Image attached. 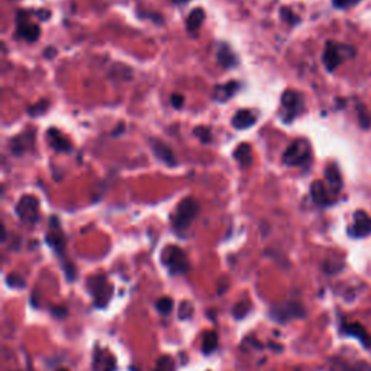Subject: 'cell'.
Listing matches in <instances>:
<instances>
[{
	"instance_id": "cell-1",
	"label": "cell",
	"mask_w": 371,
	"mask_h": 371,
	"mask_svg": "<svg viewBox=\"0 0 371 371\" xmlns=\"http://www.w3.org/2000/svg\"><path fill=\"white\" fill-rule=\"evenodd\" d=\"M354 55H355V50L352 47H350V45L328 41L325 51H323L322 61H323L325 69L332 73V71L336 70L344 61L350 60Z\"/></svg>"
},
{
	"instance_id": "cell-2",
	"label": "cell",
	"mask_w": 371,
	"mask_h": 371,
	"mask_svg": "<svg viewBox=\"0 0 371 371\" xmlns=\"http://www.w3.org/2000/svg\"><path fill=\"white\" fill-rule=\"evenodd\" d=\"M199 201L193 197H186L177 205L174 216H173V225L177 231H183L187 229L191 225V222L196 219V216L199 215Z\"/></svg>"
},
{
	"instance_id": "cell-3",
	"label": "cell",
	"mask_w": 371,
	"mask_h": 371,
	"mask_svg": "<svg viewBox=\"0 0 371 371\" xmlns=\"http://www.w3.org/2000/svg\"><path fill=\"white\" fill-rule=\"evenodd\" d=\"M311 144L306 140H296L287 147L283 154V162L289 167L305 165L311 161Z\"/></svg>"
},
{
	"instance_id": "cell-4",
	"label": "cell",
	"mask_w": 371,
	"mask_h": 371,
	"mask_svg": "<svg viewBox=\"0 0 371 371\" xmlns=\"http://www.w3.org/2000/svg\"><path fill=\"white\" fill-rule=\"evenodd\" d=\"M303 111V96L296 90H286L281 94V113L283 123H291Z\"/></svg>"
},
{
	"instance_id": "cell-5",
	"label": "cell",
	"mask_w": 371,
	"mask_h": 371,
	"mask_svg": "<svg viewBox=\"0 0 371 371\" xmlns=\"http://www.w3.org/2000/svg\"><path fill=\"white\" fill-rule=\"evenodd\" d=\"M15 212H16L18 218L22 222L30 223V225L38 223L41 218L40 200H38V197H35L32 194H23L19 200H18V203H16Z\"/></svg>"
},
{
	"instance_id": "cell-6",
	"label": "cell",
	"mask_w": 371,
	"mask_h": 371,
	"mask_svg": "<svg viewBox=\"0 0 371 371\" xmlns=\"http://www.w3.org/2000/svg\"><path fill=\"white\" fill-rule=\"evenodd\" d=\"M161 260L170 268L171 273H174V274L186 273L187 268H189V262H187V258H186V254L179 247H173V245L167 247L161 254Z\"/></svg>"
},
{
	"instance_id": "cell-7",
	"label": "cell",
	"mask_w": 371,
	"mask_h": 371,
	"mask_svg": "<svg viewBox=\"0 0 371 371\" xmlns=\"http://www.w3.org/2000/svg\"><path fill=\"white\" fill-rule=\"evenodd\" d=\"M28 12H18L16 15V35L22 40L28 42H35L40 40L41 29L37 23H32L29 20Z\"/></svg>"
},
{
	"instance_id": "cell-8",
	"label": "cell",
	"mask_w": 371,
	"mask_h": 371,
	"mask_svg": "<svg viewBox=\"0 0 371 371\" xmlns=\"http://www.w3.org/2000/svg\"><path fill=\"white\" fill-rule=\"evenodd\" d=\"M305 313H306L305 308L301 305H299V303H296V301H287L284 305L276 306L270 312L271 318L276 319L277 322H281V323H286L290 319L305 318Z\"/></svg>"
},
{
	"instance_id": "cell-9",
	"label": "cell",
	"mask_w": 371,
	"mask_h": 371,
	"mask_svg": "<svg viewBox=\"0 0 371 371\" xmlns=\"http://www.w3.org/2000/svg\"><path fill=\"white\" fill-rule=\"evenodd\" d=\"M90 289L94 297V305L97 308H103L108 305V301L112 296V286L108 283L106 277L99 276V277H91Z\"/></svg>"
},
{
	"instance_id": "cell-10",
	"label": "cell",
	"mask_w": 371,
	"mask_h": 371,
	"mask_svg": "<svg viewBox=\"0 0 371 371\" xmlns=\"http://www.w3.org/2000/svg\"><path fill=\"white\" fill-rule=\"evenodd\" d=\"M33 145H35V133H33V130L20 132L18 137L12 138L9 142L10 151H12L16 157H19L22 154L29 152V151L33 148Z\"/></svg>"
},
{
	"instance_id": "cell-11",
	"label": "cell",
	"mask_w": 371,
	"mask_h": 371,
	"mask_svg": "<svg viewBox=\"0 0 371 371\" xmlns=\"http://www.w3.org/2000/svg\"><path fill=\"white\" fill-rule=\"evenodd\" d=\"M45 240H47V242H48L51 247L57 251L60 255H62L64 248H65V238H64V233L61 231L60 221H58L55 216H51L50 232L47 233Z\"/></svg>"
},
{
	"instance_id": "cell-12",
	"label": "cell",
	"mask_w": 371,
	"mask_h": 371,
	"mask_svg": "<svg viewBox=\"0 0 371 371\" xmlns=\"http://www.w3.org/2000/svg\"><path fill=\"white\" fill-rule=\"evenodd\" d=\"M150 147L152 152H154V155L157 157V160H160L161 162H164L168 167H176L177 165L176 155H174V152L171 151V148L165 142L157 140V138H152L150 141Z\"/></svg>"
},
{
	"instance_id": "cell-13",
	"label": "cell",
	"mask_w": 371,
	"mask_h": 371,
	"mask_svg": "<svg viewBox=\"0 0 371 371\" xmlns=\"http://www.w3.org/2000/svg\"><path fill=\"white\" fill-rule=\"evenodd\" d=\"M241 89V83L240 81H228L225 84H218L213 93H212V99L218 103H226L228 100H231L232 97L240 91Z\"/></svg>"
},
{
	"instance_id": "cell-14",
	"label": "cell",
	"mask_w": 371,
	"mask_h": 371,
	"mask_svg": "<svg viewBox=\"0 0 371 371\" xmlns=\"http://www.w3.org/2000/svg\"><path fill=\"white\" fill-rule=\"evenodd\" d=\"M351 235L355 238H362L371 235V218L365 212L358 211L354 213V225H352Z\"/></svg>"
},
{
	"instance_id": "cell-15",
	"label": "cell",
	"mask_w": 371,
	"mask_h": 371,
	"mask_svg": "<svg viewBox=\"0 0 371 371\" xmlns=\"http://www.w3.org/2000/svg\"><path fill=\"white\" fill-rule=\"evenodd\" d=\"M255 122H257V116H255L254 112H251L250 109H240V111L235 112V115L232 116L231 123L235 129L242 130L254 126Z\"/></svg>"
},
{
	"instance_id": "cell-16",
	"label": "cell",
	"mask_w": 371,
	"mask_h": 371,
	"mask_svg": "<svg viewBox=\"0 0 371 371\" xmlns=\"http://www.w3.org/2000/svg\"><path fill=\"white\" fill-rule=\"evenodd\" d=\"M311 196L313 201L319 206H328L332 203L331 193L326 190L325 184L321 180L313 181L311 184Z\"/></svg>"
},
{
	"instance_id": "cell-17",
	"label": "cell",
	"mask_w": 371,
	"mask_h": 371,
	"mask_svg": "<svg viewBox=\"0 0 371 371\" xmlns=\"http://www.w3.org/2000/svg\"><path fill=\"white\" fill-rule=\"evenodd\" d=\"M47 138H48V144L51 145V148L55 150L57 152H69V151H71L70 141L67 140L60 130L51 128L47 132Z\"/></svg>"
},
{
	"instance_id": "cell-18",
	"label": "cell",
	"mask_w": 371,
	"mask_h": 371,
	"mask_svg": "<svg viewBox=\"0 0 371 371\" xmlns=\"http://www.w3.org/2000/svg\"><path fill=\"white\" fill-rule=\"evenodd\" d=\"M216 60L219 62V65L223 67V69H232V67H237V64H238V58L232 52L228 44H221L219 45V50L216 52Z\"/></svg>"
},
{
	"instance_id": "cell-19",
	"label": "cell",
	"mask_w": 371,
	"mask_h": 371,
	"mask_svg": "<svg viewBox=\"0 0 371 371\" xmlns=\"http://www.w3.org/2000/svg\"><path fill=\"white\" fill-rule=\"evenodd\" d=\"M325 179L328 181V186H329V193L332 196H336L340 194V191L342 190V177L340 174V170L335 167V165H329L326 170H325Z\"/></svg>"
},
{
	"instance_id": "cell-20",
	"label": "cell",
	"mask_w": 371,
	"mask_h": 371,
	"mask_svg": "<svg viewBox=\"0 0 371 371\" xmlns=\"http://www.w3.org/2000/svg\"><path fill=\"white\" fill-rule=\"evenodd\" d=\"M233 158L238 161L241 168H248L252 164V151H251L250 144L241 142L235 150H233Z\"/></svg>"
},
{
	"instance_id": "cell-21",
	"label": "cell",
	"mask_w": 371,
	"mask_h": 371,
	"mask_svg": "<svg viewBox=\"0 0 371 371\" xmlns=\"http://www.w3.org/2000/svg\"><path fill=\"white\" fill-rule=\"evenodd\" d=\"M205 18H206V15H205V10L201 8L191 10L187 16V20H186V28L189 30V33H197L201 28V25H203V22H205Z\"/></svg>"
},
{
	"instance_id": "cell-22",
	"label": "cell",
	"mask_w": 371,
	"mask_h": 371,
	"mask_svg": "<svg viewBox=\"0 0 371 371\" xmlns=\"http://www.w3.org/2000/svg\"><path fill=\"white\" fill-rule=\"evenodd\" d=\"M344 332L347 335H351V336L358 338L367 348L371 347V338L368 336V333L364 331V328H362L360 323H350V325H347V328L344 329Z\"/></svg>"
},
{
	"instance_id": "cell-23",
	"label": "cell",
	"mask_w": 371,
	"mask_h": 371,
	"mask_svg": "<svg viewBox=\"0 0 371 371\" xmlns=\"http://www.w3.org/2000/svg\"><path fill=\"white\" fill-rule=\"evenodd\" d=\"M203 352L205 354H211L216 350V347H218V335H216V332H208L206 335H205V338H203Z\"/></svg>"
},
{
	"instance_id": "cell-24",
	"label": "cell",
	"mask_w": 371,
	"mask_h": 371,
	"mask_svg": "<svg viewBox=\"0 0 371 371\" xmlns=\"http://www.w3.org/2000/svg\"><path fill=\"white\" fill-rule=\"evenodd\" d=\"M48 108H50V102L45 100V99H42V100L37 102L35 105H32L29 106L26 112H28V115L32 116V118H37V116H42L45 112L48 111Z\"/></svg>"
},
{
	"instance_id": "cell-25",
	"label": "cell",
	"mask_w": 371,
	"mask_h": 371,
	"mask_svg": "<svg viewBox=\"0 0 371 371\" xmlns=\"http://www.w3.org/2000/svg\"><path fill=\"white\" fill-rule=\"evenodd\" d=\"M251 311V303L250 301H238L233 308H232V315L235 319H242L248 315V312Z\"/></svg>"
},
{
	"instance_id": "cell-26",
	"label": "cell",
	"mask_w": 371,
	"mask_h": 371,
	"mask_svg": "<svg viewBox=\"0 0 371 371\" xmlns=\"http://www.w3.org/2000/svg\"><path fill=\"white\" fill-rule=\"evenodd\" d=\"M357 113H358V121H360V125L362 128H370L371 126V116L367 108L362 106V105H358L357 106Z\"/></svg>"
},
{
	"instance_id": "cell-27",
	"label": "cell",
	"mask_w": 371,
	"mask_h": 371,
	"mask_svg": "<svg viewBox=\"0 0 371 371\" xmlns=\"http://www.w3.org/2000/svg\"><path fill=\"white\" fill-rule=\"evenodd\" d=\"M157 309L162 315H168L173 311V300H171V297L164 296V297L158 299V301H157Z\"/></svg>"
},
{
	"instance_id": "cell-28",
	"label": "cell",
	"mask_w": 371,
	"mask_h": 371,
	"mask_svg": "<svg viewBox=\"0 0 371 371\" xmlns=\"http://www.w3.org/2000/svg\"><path fill=\"white\" fill-rule=\"evenodd\" d=\"M193 132H194V135H196L203 144H209V142H212V132L209 128H206V126H197Z\"/></svg>"
},
{
	"instance_id": "cell-29",
	"label": "cell",
	"mask_w": 371,
	"mask_h": 371,
	"mask_svg": "<svg viewBox=\"0 0 371 371\" xmlns=\"http://www.w3.org/2000/svg\"><path fill=\"white\" fill-rule=\"evenodd\" d=\"M6 281H8V284H9L10 287H13V289H22V287H25V280L20 277L19 274H9Z\"/></svg>"
},
{
	"instance_id": "cell-30",
	"label": "cell",
	"mask_w": 371,
	"mask_h": 371,
	"mask_svg": "<svg viewBox=\"0 0 371 371\" xmlns=\"http://www.w3.org/2000/svg\"><path fill=\"white\" fill-rule=\"evenodd\" d=\"M155 371H174V362L170 357H162L157 364Z\"/></svg>"
},
{
	"instance_id": "cell-31",
	"label": "cell",
	"mask_w": 371,
	"mask_h": 371,
	"mask_svg": "<svg viewBox=\"0 0 371 371\" xmlns=\"http://www.w3.org/2000/svg\"><path fill=\"white\" fill-rule=\"evenodd\" d=\"M280 15L283 19L286 20V22H289L290 25H294V23H297L299 22V18L296 16V15H293V12L290 9H286V8H283L280 10Z\"/></svg>"
},
{
	"instance_id": "cell-32",
	"label": "cell",
	"mask_w": 371,
	"mask_h": 371,
	"mask_svg": "<svg viewBox=\"0 0 371 371\" xmlns=\"http://www.w3.org/2000/svg\"><path fill=\"white\" fill-rule=\"evenodd\" d=\"M358 2L361 0H332L333 6L338 8V9H347V8H351L354 5H357Z\"/></svg>"
},
{
	"instance_id": "cell-33",
	"label": "cell",
	"mask_w": 371,
	"mask_h": 371,
	"mask_svg": "<svg viewBox=\"0 0 371 371\" xmlns=\"http://www.w3.org/2000/svg\"><path fill=\"white\" fill-rule=\"evenodd\" d=\"M171 105H173L176 109H181L183 105H184V96H183V94H173V96H171Z\"/></svg>"
},
{
	"instance_id": "cell-34",
	"label": "cell",
	"mask_w": 371,
	"mask_h": 371,
	"mask_svg": "<svg viewBox=\"0 0 371 371\" xmlns=\"http://www.w3.org/2000/svg\"><path fill=\"white\" fill-rule=\"evenodd\" d=\"M52 313H54V316H58V318H64L65 315H67V309L65 308H52Z\"/></svg>"
},
{
	"instance_id": "cell-35",
	"label": "cell",
	"mask_w": 371,
	"mask_h": 371,
	"mask_svg": "<svg viewBox=\"0 0 371 371\" xmlns=\"http://www.w3.org/2000/svg\"><path fill=\"white\" fill-rule=\"evenodd\" d=\"M45 52H50V54H48V58H52V57H55L57 50H55L54 47H51V48H48V50H45ZM45 57H47V55H45Z\"/></svg>"
},
{
	"instance_id": "cell-36",
	"label": "cell",
	"mask_w": 371,
	"mask_h": 371,
	"mask_svg": "<svg viewBox=\"0 0 371 371\" xmlns=\"http://www.w3.org/2000/svg\"><path fill=\"white\" fill-rule=\"evenodd\" d=\"M268 345L273 347V350H274V351H277V350L280 351L281 350V345H277V344H274V342H268Z\"/></svg>"
},
{
	"instance_id": "cell-37",
	"label": "cell",
	"mask_w": 371,
	"mask_h": 371,
	"mask_svg": "<svg viewBox=\"0 0 371 371\" xmlns=\"http://www.w3.org/2000/svg\"><path fill=\"white\" fill-rule=\"evenodd\" d=\"M173 3H176V5H181V3H186V2H189V0H171Z\"/></svg>"
},
{
	"instance_id": "cell-38",
	"label": "cell",
	"mask_w": 371,
	"mask_h": 371,
	"mask_svg": "<svg viewBox=\"0 0 371 371\" xmlns=\"http://www.w3.org/2000/svg\"><path fill=\"white\" fill-rule=\"evenodd\" d=\"M58 371H67V370H64V368H61V370H58Z\"/></svg>"
}]
</instances>
